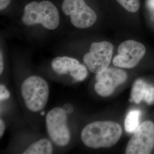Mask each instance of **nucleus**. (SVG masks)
Wrapping results in <instances>:
<instances>
[{
  "mask_svg": "<svg viewBox=\"0 0 154 154\" xmlns=\"http://www.w3.org/2000/svg\"><path fill=\"white\" fill-rule=\"evenodd\" d=\"M122 133L121 127L116 122H94L83 129L81 139L83 143L90 148H108L118 142Z\"/></svg>",
  "mask_w": 154,
  "mask_h": 154,
  "instance_id": "nucleus-1",
  "label": "nucleus"
},
{
  "mask_svg": "<svg viewBox=\"0 0 154 154\" xmlns=\"http://www.w3.org/2000/svg\"><path fill=\"white\" fill-rule=\"evenodd\" d=\"M22 21L27 26L41 24L46 29L54 30L60 23L59 12L49 1H33L25 6Z\"/></svg>",
  "mask_w": 154,
  "mask_h": 154,
  "instance_id": "nucleus-2",
  "label": "nucleus"
},
{
  "mask_svg": "<svg viewBox=\"0 0 154 154\" xmlns=\"http://www.w3.org/2000/svg\"><path fill=\"white\" fill-rule=\"evenodd\" d=\"M21 94L25 105L32 112H38L47 104L49 88L44 79L38 76L27 78L22 83Z\"/></svg>",
  "mask_w": 154,
  "mask_h": 154,
  "instance_id": "nucleus-3",
  "label": "nucleus"
},
{
  "mask_svg": "<svg viewBox=\"0 0 154 154\" xmlns=\"http://www.w3.org/2000/svg\"><path fill=\"white\" fill-rule=\"evenodd\" d=\"M46 124L49 135L55 144L62 147L69 143L70 133L63 109L55 107L50 110L46 117Z\"/></svg>",
  "mask_w": 154,
  "mask_h": 154,
  "instance_id": "nucleus-4",
  "label": "nucleus"
},
{
  "mask_svg": "<svg viewBox=\"0 0 154 154\" xmlns=\"http://www.w3.org/2000/svg\"><path fill=\"white\" fill-rule=\"evenodd\" d=\"M114 46L108 41L93 42L89 52L83 57V62L90 72L99 74L110 65Z\"/></svg>",
  "mask_w": 154,
  "mask_h": 154,
  "instance_id": "nucleus-5",
  "label": "nucleus"
},
{
  "mask_svg": "<svg viewBox=\"0 0 154 154\" xmlns=\"http://www.w3.org/2000/svg\"><path fill=\"white\" fill-rule=\"evenodd\" d=\"M154 148V123L147 121L139 125L127 143L126 154H150Z\"/></svg>",
  "mask_w": 154,
  "mask_h": 154,
  "instance_id": "nucleus-6",
  "label": "nucleus"
},
{
  "mask_svg": "<svg viewBox=\"0 0 154 154\" xmlns=\"http://www.w3.org/2000/svg\"><path fill=\"white\" fill-rule=\"evenodd\" d=\"M62 9L66 16H70L72 24L76 28H89L97 21L96 13L84 0H64Z\"/></svg>",
  "mask_w": 154,
  "mask_h": 154,
  "instance_id": "nucleus-7",
  "label": "nucleus"
},
{
  "mask_svg": "<svg viewBox=\"0 0 154 154\" xmlns=\"http://www.w3.org/2000/svg\"><path fill=\"white\" fill-rule=\"evenodd\" d=\"M146 51L145 46L140 42L127 40L119 45L118 54L114 58L113 63L122 68H134L143 58Z\"/></svg>",
  "mask_w": 154,
  "mask_h": 154,
  "instance_id": "nucleus-8",
  "label": "nucleus"
},
{
  "mask_svg": "<svg viewBox=\"0 0 154 154\" xmlns=\"http://www.w3.org/2000/svg\"><path fill=\"white\" fill-rule=\"evenodd\" d=\"M127 78V73L124 70L108 67L105 71L97 74L95 90L103 97H109L114 93L117 86L126 81Z\"/></svg>",
  "mask_w": 154,
  "mask_h": 154,
  "instance_id": "nucleus-9",
  "label": "nucleus"
},
{
  "mask_svg": "<svg viewBox=\"0 0 154 154\" xmlns=\"http://www.w3.org/2000/svg\"><path fill=\"white\" fill-rule=\"evenodd\" d=\"M131 98L132 101L137 104L144 100L149 105H153L154 86L142 79H138L133 84Z\"/></svg>",
  "mask_w": 154,
  "mask_h": 154,
  "instance_id": "nucleus-10",
  "label": "nucleus"
},
{
  "mask_svg": "<svg viewBox=\"0 0 154 154\" xmlns=\"http://www.w3.org/2000/svg\"><path fill=\"white\" fill-rule=\"evenodd\" d=\"M77 60L67 57H58L51 62L53 70L58 74H70L79 65Z\"/></svg>",
  "mask_w": 154,
  "mask_h": 154,
  "instance_id": "nucleus-11",
  "label": "nucleus"
},
{
  "mask_svg": "<svg viewBox=\"0 0 154 154\" xmlns=\"http://www.w3.org/2000/svg\"><path fill=\"white\" fill-rule=\"evenodd\" d=\"M53 152V146L49 140L42 139L33 143L25 151L24 154H50Z\"/></svg>",
  "mask_w": 154,
  "mask_h": 154,
  "instance_id": "nucleus-12",
  "label": "nucleus"
},
{
  "mask_svg": "<svg viewBox=\"0 0 154 154\" xmlns=\"http://www.w3.org/2000/svg\"><path fill=\"white\" fill-rule=\"evenodd\" d=\"M141 112L138 110H131L127 114L125 121V127L126 132L134 133L139 125V118Z\"/></svg>",
  "mask_w": 154,
  "mask_h": 154,
  "instance_id": "nucleus-13",
  "label": "nucleus"
},
{
  "mask_svg": "<svg viewBox=\"0 0 154 154\" xmlns=\"http://www.w3.org/2000/svg\"><path fill=\"white\" fill-rule=\"evenodd\" d=\"M117 2L127 11L135 13L140 8L139 0H116Z\"/></svg>",
  "mask_w": 154,
  "mask_h": 154,
  "instance_id": "nucleus-14",
  "label": "nucleus"
},
{
  "mask_svg": "<svg viewBox=\"0 0 154 154\" xmlns=\"http://www.w3.org/2000/svg\"><path fill=\"white\" fill-rule=\"evenodd\" d=\"M70 74L76 81H82L87 77L88 70L86 66L82 64H79V66Z\"/></svg>",
  "mask_w": 154,
  "mask_h": 154,
  "instance_id": "nucleus-15",
  "label": "nucleus"
},
{
  "mask_svg": "<svg viewBox=\"0 0 154 154\" xmlns=\"http://www.w3.org/2000/svg\"><path fill=\"white\" fill-rule=\"evenodd\" d=\"M10 97V93L4 85H0V102Z\"/></svg>",
  "mask_w": 154,
  "mask_h": 154,
  "instance_id": "nucleus-16",
  "label": "nucleus"
},
{
  "mask_svg": "<svg viewBox=\"0 0 154 154\" xmlns=\"http://www.w3.org/2000/svg\"><path fill=\"white\" fill-rule=\"evenodd\" d=\"M11 0H0V11L5 9L11 3Z\"/></svg>",
  "mask_w": 154,
  "mask_h": 154,
  "instance_id": "nucleus-17",
  "label": "nucleus"
},
{
  "mask_svg": "<svg viewBox=\"0 0 154 154\" xmlns=\"http://www.w3.org/2000/svg\"><path fill=\"white\" fill-rule=\"evenodd\" d=\"M5 130V125L4 122L2 121V120L0 119V138H1L3 134H4Z\"/></svg>",
  "mask_w": 154,
  "mask_h": 154,
  "instance_id": "nucleus-18",
  "label": "nucleus"
},
{
  "mask_svg": "<svg viewBox=\"0 0 154 154\" xmlns=\"http://www.w3.org/2000/svg\"><path fill=\"white\" fill-rule=\"evenodd\" d=\"M4 70V59L3 56L0 51V75Z\"/></svg>",
  "mask_w": 154,
  "mask_h": 154,
  "instance_id": "nucleus-19",
  "label": "nucleus"
},
{
  "mask_svg": "<svg viewBox=\"0 0 154 154\" xmlns=\"http://www.w3.org/2000/svg\"><path fill=\"white\" fill-rule=\"evenodd\" d=\"M63 109L66 111V113H72L73 111V108L72 105L67 104L63 107Z\"/></svg>",
  "mask_w": 154,
  "mask_h": 154,
  "instance_id": "nucleus-20",
  "label": "nucleus"
},
{
  "mask_svg": "<svg viewBox=\"0 0 154 154\" xmlns=\"http://www.w3.org/2000/svg\"><path fill=\"white\" fill-rule=\"evenodd\" d=\"M147 4L149 8L154 9V0H147Z\"/></svg>",
  "mask_w": 154,
  "mask_h": 154,
  "instance_id": "nucleus-21",
  "label": "nucleus"
}]
</instances>
